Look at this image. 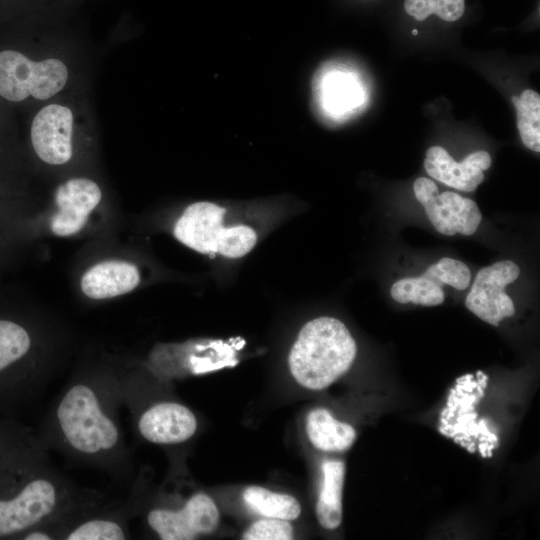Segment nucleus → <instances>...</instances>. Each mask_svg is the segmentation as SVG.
<instances>
[{
	"mask_svg": "<svg viewBox=\"0 0 540 540\" xmlns=\"http://www.w3.org/2000/svg\"><path fill=\"white\" fill-rule=\"evenodd\" d=\"M356 353V342L340 320L319 317L302 327L288 363L298 384L322 390L348 371Z\"/></svg>",
	"mask_w": 540,
	"mask_h": 540,
	"instance_id": "1",
	"label": "nucleus"
},
{
	"mask_svg": "<svg viewBox=\"0 0 540 540\" xmlns=\"http://www.w3.org/2000/svg\"><path fill=\"white\" fill-rule=\"evenodd\" d=\"M226 209L211 202L189 205L175 223L178 241L202 254L241 258L257 242L256 232L247 225H224Z\"/></svg>",
	"mask_w": 540,
	"mask_h": 540,
	"instance_id": "2",
	"label": "nucleus"
},
{
	"mask_svg": "<svg viewBox=\"0 0 540 540\" xmlns=\"http://www.w3.org/2000/svg\"><path fill=\"white\" fill-rule=\"evenodd\" d=\"M68 77V67L60 59L38 61L13 47L0 49L1 100L9 103L48 100L63 90Z\"/></svg>",
	"mask_w": 540,
	"mask_h": 540,
	"instance_id": "3",
	"label": "nucleus"
},
{
	"mask_svg": "<svg viewBox=\"0 0 540 540\" xmlns=\"http://www.w3.org/2000/svg\"><path fill=\"white\" fill-rule=\"evenodd\" d=\"M57 418L67 441L80 452L108 450L118 441L116 425L102 412L94 391L86 385H74L66 392Z\"/></svg>",
	"mask_w": 540,
	"mask_h": 540,
	"instance_id": "4",
	"label": "nucleus"
},
{
	"mask_svg": "<svg viewBox=\"0 0 540 540\" xmlns=\"http://www.w3.org/2000/svg\"><path fill=\"white\" fill-rule=\"evenodd\" d=\"M413 190L429 221L439 233L468 236L476 232L482 215L473 200L451 191L439 193L437 185L425 177L414 181Z\"/></svg>",
	"mask_w": 540,
	"mask_h": 540,
	"instance_id": "5",
	"label": "nucleus"
},
{
	"mask_svg": "<svg viewBox=\"0 0 540 540\" xmlns=\"http://www.w3.org/2000/svg\"><path fill=\"white\" fill-rule=\"evenodd\" d=\"M519 274L518 265L510 260L480 269L466 297V307L484 322L498 326L504 318L515 314L514 303L505 293V287Z\"/></svg>",
	"mask_w": 540,
	"mask_h": 540,
	"instance_id": "6",
	"label": "nucleus"
},
{
	"mask_svg": "<svg viewBox=\"0 0 540 540\" xmlns=\"http://www.w3.org/2000/svg\"><path fill=\"white\" fill-rule=\"evenodd\" d=\"M75 116L70 107L50 103L42 107L30 125V143L37 157L49 165H63L73 155Z\"/></svg>",
	"mask_w": 540,
	"mask_h": 540,
	"instance_id": "7",
	"label": "nucleus"
},
{
	"mask_svg": "<svg viewBox=\"0 0 540 540\" xmlns=\"http://www.w3.org/2000/svg\"><path fill=\"white\" fill-rule=\"evenodd\" d=\"M147 520L163 540H192L216 529L219 511L209 496L196 494L181 510L155 509L148 514Z\"/></svg>",
	"mask_w": 540,
	"mask_h": 540,
	"instance_id": "8",
	"label": "nucleus"
},
{
	"mask_svg": "<svg viewBox=\"0 0 540 540\" xmlns=\"http://www.w3.org/2000/svg\"><path fill=\"white\" fill-rule=\"evenodd\" d=\"M101 198L99 185L88 178H71L59 185L54 195L57 210L50 220L51 232L60 237L80 232Z\"/></svg>",
	"mask_w": 540,
	"mask_h": 540,
	"instance_id": "9",
	"label": "nucleus"
},
{
	"mask_svg": "<svg viewBox=\"0 0 540 540\" xmlns=\"http://www.w3.org/2000/svg\"><path fill=\"white\" fill-rule=\"evenodd\" d=\"M57 492L46 479L28 483L21 492L10 500H0V536L23 531L54 510Z\"/></svg>",
	"mask_w": 540,
	"mask_h": 540,
	"instance_id": "10",
	"label": "nucleus"
},
{
	"mask_svg": "<svg viewBox=\"0 0 540 540\" xmlns=\"http://www.w3.org/2000/svg\"><path fill=\"white\" fill-rule=\"evenodd\" d=\"M491 165V157L486 151H476L461 162L440 146H432L426 152L424 168L432 178L454 189L473 192L484 180V170Z\"/></svg>",
	"mask_w": 540,
	"mask_h": 540,
	"instance_id": "11",
	"label": "nucleus"
},
{
	"mask_svg": "<svg viewBox=\"0 0 540 540\" xmlns=\"http://www.w3.org/2000/svg\"><path fill=\"white\" fill-rule=\"evenodd\" d=\"M141 435L148 441L160 444L183 442L196 431L194 414L179 403L163 402L146 410L138 423Z\"/></svg>",
	"mask_w": 540,
	"mask_h": 540,
	"instance_id": "12",
	"label": "nucleus"
},
{
	"mask_svg": "<svg viewBox=\"0 0 540 540\" xmlns=\"http://www.w3.org/2000/svg\"><path fill=\"white\" fill-rule=\"evenodd\" d=\"M140 282L138 268L129 262L110 260L93 265L82 276L80 286L85 296L102 300L134 290Z\"/></svg>",
	"mask_w": 540,
	"mask_h": 540,
	"instance_id": "13",
	"label": "nucleus"
},
{
	"mask_svg": "<svg viewBox=\"0 0 540 540\" xmlns=\"http://www.w3.org/2000/svg\"><path fill=\"white\" fill-rule=\"evenodd\" d=\"M306 432L313 446L328 452L347 450L356 439V431L351 425L336 420L324 408L310 411L306 421Z\"/></svg>",
	"mask_w": 540,
	"mask_h": 540,
	"instance_id": "14",
	"label": "nucleus"
},
{
	"mask_svg": "<svg viewBox=\"0 0 540 540\" xmlns=\"http://www.w3.org/2000/svg\"><path fill=\"white\" fill-rule=\"evenodd\" d=\"M321 469L323 481L316 504V516L323 528L333 530L342 522L345 465L340 460H325Z\"/></svg>",
	"mask_w": 540,
	"mask_h": 540,
	"instance_id": "15",
	"label": "nucleus"
},
{
	"mask_svg": "<svg viewBox=\"0 0 540 540\" xmlns=\"http://www.w3.org/2000/svg\"><path fill=\"white\" fill-rule=\"evenodd\" d=\"M243 498L253 511L267 518L289 521L296 519L301 513V506L296 498L263 487H248Z\"/></svg>",
	"mask_w": 540,
	"mask_h": 540,
	"instance_id": "16",
	"label": "nucleus"
},
{
	"mask_svg": "<svg viewBox=\"0 0 540 540\" xmlns=\"http://www.w3.org/2000/svg\"><path fill=\"white\" fill-rule=\"evenodd\" d=\"M517 111V127L521 140L528 149L540 151V96L527 89L520 96H513Z\"/></svg>",
	"mask_w": 540,
	"mask_h": 540,
	"instance_id": "17",
	"label": "nucleus"
},
{
	"mask_svg": "<svg viewBox=\"0 0 540 540\" xmlns=\"http://www.w3.org/2000/svg\"><path fill=\"white\" fill-rule=\"evenodd\" d=\"M391 297L399 303L436 306L444 301L442 287L426 276L403 278L391 286Z\"/></svg>",
	"mask_w": 540,
	"mask_h": 540,
	"instance_id": "18",
	"label": "nucleus"
},
{
	"mask_svg": "<svg viewBox=\"0 0 540 540\" xmlns=\"http://www.w3.org/2000/svg\"><path fill=\"white\" fill-rule=\"evenodd\" d=\"M30 347L31 338L24 326L0 318V372L21 360Z\"/></svg>",
	"mask_w": 540,
	"mask_h": 540,
	"instance_id": "19",
	"label": "nucleus"
},
{
	"mask_svg": "<svg viewBox=\"0 0 540 540\" xmlns=\"http://www.w3.org/2000/svg\"><path fill=\"white\" fill-rule=\"evenodd\" d=\"M404 9L418 21L436 14L444 21L453 22L464 14L465 0H404Z\"/></svg>",
	"mask_w": 540,
	"mask_h": 540,
	"instance_id": "20",
	"label": "nucleus"
},
{
	"mask_svg": "<svg viewBox=\"0 0 540 540\" xmlns=\"http://www.w3.org/2000/svg\"><path fill=\"white\" fill-rule=\"evenodd\" d=\"M72 0H0V22H16L53 11Z\"/></svg>",
	"mask_w": 540,
	"mask_h": 540,
	"instance_id": "21",
	"label": "nucleus"
},
{
	"mask_svg": "<svg viewBox=\"0 0 540 540\" xmlns=\"http://www.w3.org/2000/svg\"><path fill=\"white\" fill-rule=\"evenodd\" d=\"M424 276L441 287L447 284L458 290L466 289L471 279V273L466 264L448 257H443L437 263L428 267Z\"/></svg>",
	"mask_w": 540,
	"mask_h": 540,
	"instance_id": "22",
	"label": "nucleus"
},
{
	"mask_svg": "<svg viewBox=\"0 0 540 540\" xmlns=\"http://www.w3.org/2000/svg\"><path fill=\"white\" fill-rule=\"evenodd\" d=\"M68 540H123V529L110 520H90L75 528Z\"/></svg>",
	"mask_w": 540,
	"mask_h": 540,
	"instance_id": "23",
	"label": "nucleus"
},
{
	"mask_svg": "<svg viewBox=\"0 0 540 540\" xmlns=\"http://www.w3.org/2000/svg\"><path fill=\"white\" fill-rule=\"evenodd\" d=\"M293 528L287 520L263 519L254 522L243 534L244 540H290Z\"/></svg>",
	"mask_w": 540,
	"mask_h": 540,
	"instance_id": "24",
	"label": "nucleus"
},
{
	"mask_svg": "<svg viewBox=\"0 0 540 540\" xmlns=\"http://www.w3.org/2000/svg\"><path fill=\"white\" fill-rule=\"evenodd\" d=\"M24 539L26 540H50L51 537L43 532H33L28 534Z\"/></svg>",
	"mask_w": 540,
	"mask_h": 540,
	"instance_id": "25",
	"label": "nucleus"
},
{
	"mask_svg": "<svg viewBox=\"0 0 540 540\" xmlns=\"http://www.w3.org/2000/svg\"><path fill=\"white\" fill-rule=\"evenodd\" d=\"M1 203H0V229H1V226L6 224L7 223V210L4 206V208L2 209L1 207Z\"/></svg>",
	"mask_w": 540,
	"mask_h": 540,
	"instance_id": "26",
	"label": "nucleus"
},
{
	"mask_svg": "<svg viewBox=\"0 0 540 540\" xmlns=\"http://www.w3.org/2000/svg\"><path fill=\"white\" fill-rule=\"evenodd\" d=\"M412 33H413V34H418V31H417V30H413Z\"/></svg>",
	"mask_w": 540,
	"mask_h": 540,
	"instance_id": "27",
	"label": "nucleus"
}]
</instances>
